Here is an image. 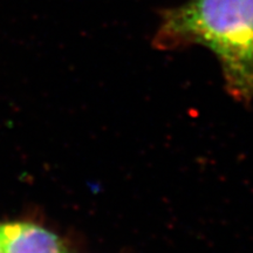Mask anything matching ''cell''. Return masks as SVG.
Listing matches in <instances>:
<instances>
[{
    "label": "cell",
    "instance_id": "cell-1",
    "mask_svg": "<svg viewBox=\"0 0 253 253\" xmlns=\"http://www.w3.org/2000/svg\"><path fill=\"white\" fill-rule=\"evenodd\" d=\"M154 47H207L217 56L226 91L253 100V0H189L161 12Z\"/></svg>",
    "mask_w": 253,
    "mask_h": 253
},
{
    "label": "cell",
    "instance_id": "cell-2",
    "mask_svg": "<svg viewBox=\"0 0 253 253\" xmlns=\"http://www.w3.org/2000/svg\"><path fill=\"white\" fill-rule=\"evenodd\" d=\"M1 253H67L65 242L47 227L31 221L0 224Z\"/></svg>",
    "mask_w": 253,
    "mask_h": 253
},
{
    "label": "cell",
    "instance_id": "cell-3",
    "mask_svg": "<svg viewBox=\"0 0 253 253\" xmlns=\"http://www.w3.org/2000/svg\"><path fill=\"white\" fill-rule=\"evenodd\" d=\"M0 253H1V252H0Z\"/></svg>",
    "mask_w": 253,
    "mask_h": 253
},
{
    "label": "cell",
    "instance_id": "cell-4",
    "mask_svg": "<svg viewBox=\"0 0 253 253\" xmlns=\"http://www.w3.org/2000/svg\"><path fill=\"white\" fill-rule=\"evenodd\" d=\"M67 253H68V252H67Z\"/></svg>",
    "mask_w": 253,
    "mask_h": 253
}]
</instances>
